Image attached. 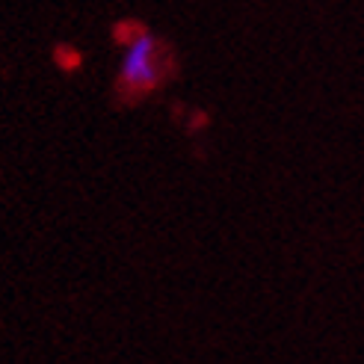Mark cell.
<instances>
[{
  "mask_svg": "<svg viewBox=\"0 0 364 364\" xmlns=\"http://www.w3.org/2000/svg\"><path fill=\"white\" fill-rule=\"evenodd\" d=\"M163 45L154 39L149 30H142L136 39L127 42L122 57V86L127 95H142L163 80Z\"/></svg>",
  "mask_w": 364,
  "mask_h": 364,
  "instance_id": "6da1fadb",
  "label": "cell"
}]
</instances>
